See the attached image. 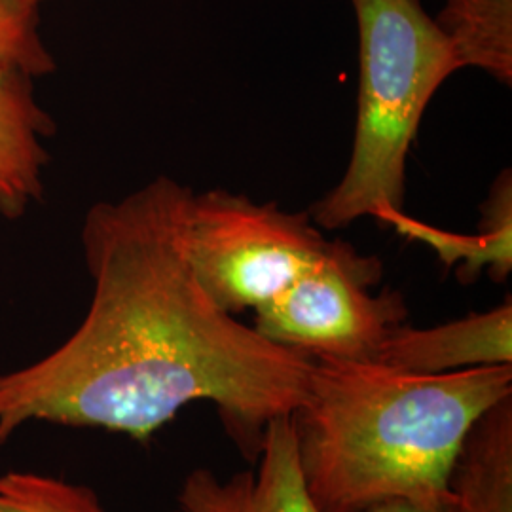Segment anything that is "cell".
Returning <instances> with one entry per match:
<instances>
[{
  "mask_svg": "<svg viewBox=\"0 0 512 512\" xmlns=\"http://www.w3.org/2000/svg\"><path fill=\"white\" fill-rule=\"evenodd\" d=\"M192 194L162 175L88 211L90 310L50 355L0 374V444L27 421L148 440L184 406L211 401L256 458L266 425L302 404L313 359L239 323L192 272Z\"/></svg>",
  "mask_w": 512,
  "mask_h": 512,
  "instance_id": "6da1fadb",
  "label": "cell"
},
{
  "mask_svg": "<svg viewBox=\"0 0 512 512\" xmlns=\"http://www.w3.org/2000/svg\"><path fill=\"white\" fill-rule=\"evenodd\" d=\"M512 397V365L410 374L378 361L313 359L293 412L300 467L325 512L446 501L475 421Z\"/></svg>",
  "mask_w": 512,
  "mask_h": 512,
  "instance_id": "7a4b0ae2",
  "label": "cell"
},
{
  "mask_svg": "<svg viewBox=\"0 0 512 512\" xmlns=\"http://www.w3.org/2000/svg\"><path fill=\"white\" fill-rule=\"evenodd\" d=\"M359 29V103L342 181L311 207L323 230L401 213L406 158L433 95L461 71L421 0H351Z\"/></svg>",
  "mask_w": 512,
  "mask_h": 512,
  "instance_id": "3957f363",
  "label": "cell"
},
{
  "mask_svg": "<svg viewBox=\"0 0 512 512\" xmlns=\"http://www.w3.org/2000/svg\"><path fill=\"white\" fill-rule=\"evenodd\" d=\"M327 245L310 213H287L222 188L192 194L186 256L203 291L232 315L287 291Z\"/></svg>",
  "mask_w": 512,
  "mask_h": 512,
  "instance_id": "277c9868",
  "label": "cell"
},
{
  "mask_svg": "<svg viewBox=\"0 0 512 512\" xmlns=\"http://www.w3.org/2000/svg\"><path fill=\"white\" fill-rule=\"evenodd\" d=\"M382 275L378 256L329 239L323 255L287 291L255 310V329L311 359L376 361L389 332L408 317L399 291L370 293Z\"/></svg>",
  "mask_w": 512,
  "mask_h": 512,
  "instance_id": "5b68a950",
  "label": "cell"
},
{
  "mask_svg": "<svg viewBox=\"0 0 512 512\" xmlns=\"http://www.w3.org/2000/svg\"><path fill=\"white\" fill-rule=\"evenodd\" d=\"M256 458L255 471L230 478L194 469L184 478L175 512H325L306 486L293 414L266 425Z\"/></svg>",
  "mask_w": 512,
  "mask_h": 512,
  "instance_id": "8992f818",
  "label": "cell"
},
{
  "mask_svg": "<svg viewBox=\"0 0 512 512\" xmlns=\"http://www.w3.org/2000/svg\"><path fill=\"white\" fill-rule=\"evenodd\" d=\"M410 374H446L478 366L512 365V302L431 329L399 325L376 357Z\"/></svg>",
  "mask_w": 512,
  "mask_h": 512,
  "instance_id": "52a82bcc",
  "label": "cell"
},
{
  "mask_svg": "<svg viewBox=\"0 0 512 512\" xmlns=\"http://www.w3.org/2000/svg\"><path fill=\"white\" fill-rule=\"evenodd\" d=\"M33 80L18 69L0 67V215L10 220L42 200L48 165L44 139L55 133Z\"/></svg>",
  "mask_w": 512,
  "mask_h": 512,
  "instance_id": "ba28073f",
  "label": "cell"
},
{
  "mask_svg": "<svg viewBox=\"0 0 512 512\" xmlns=\"http://www.w3.org/2000/svg\"><path fill=\"white\" fill-rule=\"evenodd\" d=\"M399 234L429 245L446 268H458V279L473 283L482 272L503 283L512 270V177L503 171L482 203V219L476 236L444 232L401 213L384 220Z\"/></svg>",
  "mask_w": 512,
  "mask_h": 512,
  "instance_id": "9c48e42d",
  "label": "cell"
},
{
  "mask_svg": "<svg viewBox=\"0 0 512 512\" xmlns=\"http://www.w3.org/2000/svg\"><path fill=\"white\" fill-rule=\"evenodd\" d=\"M448 494L458 512H512V397L494 404L469 429Z\"/></svg>",
  "mask_w": 512,
  "mask_h": 512,
  "instance_id": "30bf717a",
  "label": "cell"
},
{
  "mask_svg": "<svg viewBox=\"0 0 512 512\" xmlns=\"http://www.w3.org/2000/svg\"><path fill=\"white\" fill-rule=\"evenodd\" d=\"M435 23L463 69L512 84V0H444Z\"/></svg>",
  "mask_w": 512,
  "mask_h": 512,
  "instance_id": "8fae6325",
  "label": "cell"
},
{
  "mask_svg": "<svg viewBox=\"0 0 512 512\" xmlns=\"http://www.w3.org/2000/svg\"><path fill=\"white\" fill-rule=\"evenodd\" d=\"M0 512H105L90 488L37 473L0 476Z\"/></svg>",
  "mask_w": 512,
  "mask_h": 512,
  "instance_id": "7c38bea8",
  "label": "cell"
},
{
  "mask_svg": "<svg viewBox=\"0 0 512 512\" xmlns=\"http://www.w3.org/2000/svg\"><path fill=\"white\" fill-rule=\"evenodd\" d=\"M38 25V6L31 0H0V67L18 69L33 78L54 73V57Z\"/></svg>",
  "mask_w": 512,
  "mask_h": 512,
  "instance_id": "4fadbf2b",
  "label": "cell"
},
{
  "mask_svg": "<svg viewBox=\"0 0 512 512\" xmlns=\"http://www.w3.org/2000/svg\"><path fill=\"white\" fill-rule=\"evenodd\" d=\"M370 512H458L450 499L446 501H391Z\"/></svg>",
  "mask_w": 512,
  "mask_h": 512,
  "instance_id": "5bb4252c",
  "label": "cell"
},
{
  "mask_svg": "<svg viewBox=\"0 0 512 512\" xmlns=\"http://www.w3.org/2000/svg\"><path fill=\"white\" fill-rule=\"evenodd\" d=\"M33 4H37V6H40V4H44V2H48V0H31Z\"/></svg>",
  "mask_w": 512,
  "mask_h": 512,
  "instance_id": "9a60e30c",
  "label": "cell"
}]
</instances>
